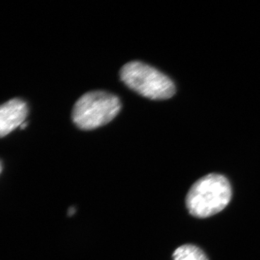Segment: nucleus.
<instances>
[{
  "label": "nucleus",
  "instance_id": "obj_3",
  "mask_svg": "<svg viewBox=\"0 0 260 260\" xmlns=\"http://www.w3.org/2000/svg\"><path fill=\"white\" fill-rule=\"evenodd\" d=\"M120 78L128 88L151 100H165L175 94V85L169 77L141 61L124 64L120 70Z\"/></svg>",
  "mask_w": 260,
  "mask_h": 260
},
{
  "label": "nucleus",
  "instance_id": "obj_2",
  "mask_svg": "<svg viewBox=\"0 0 260 260\" xmlns=\"http://www.w3.org/2000/svg\"><path fill=\"white\" fill-rule=\"evenodd\" d=\"M121 104L114 94L95 90L84 94L75 103L72 119L82 130H92L106 125L120 112Z\"/></svg>",
  "mask_w": 260,
  "mask_h": 260
},
{
  "label": "nucleus",
  "instance_id": "obj_4",
  "mask_svg": "<svg viewBox=\"0 0 260 260\" xmlns=\"http://www.w3.org/2000/svg\"><path fill=\"white\" fill-rule=\"evenodd\" d=\"M28 114V106L21 99H12L0 106V138L21 126Z\"/></svg>",
  "mask_w": 260,
  "mask_h": 260
},
{
  "label": "nucleus",
  "instance_id": "obj_5",
  "mask_svg": "<svg viewBox=\"0 0 260 260\" xmlns=\"http://www.w3.org/2000/svg\"><path fill=\"white\" fill-rule=\"evenodd\" d=\"M174 260H208L204 251L192 244L179 246L173 254Z\"/></svg>",
  "mask_w": 260,
  "mask_h": 260
},
{
  "label": "nucleus",
  "instance_id": "obj_1",
  "mask_svg": "<svg viewBox=\"0 0 260 260\" xmlns=\"http://www.w3.org/2000/svg\"><path fill=\"white\" fill-rule=\"evenodd\" d=\"M232 196V186L226 177L219 174H208L191 186L186 194V208L196 218H208L225 208Z\"/></svg>",
  "mask_w": 260,
  "mask_h": 260
},
{
  "label": "nucleus",
  "instance_id": "obj_6",
  "mask_svg": "<svg viewBox=\"0 0 260 260\" xmlns=\"http://www.w3.org/2000/svg\"><path fill=\"white\" fill-rule=\"evenodd\" d=\"M1 169H2V167H1V165H0V172H1Z\"/></svg>",
  "mask_w": 260,
  "mask_h": 260
}]
</instances>
